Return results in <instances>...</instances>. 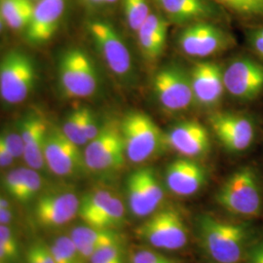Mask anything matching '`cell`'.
<instances>
[{"label": "cell", "instance_id": "1", "mask_svg": "<svg viewBox=\"0 0 263 263\" xmlns=\"http://www.w3.org/2000/svg\"><path fill=\"white\" fill-rule=\"evenodd\" d=\"M199 232L207 254L217 263H238L247 242L245 227L210 216L199 220Z\"/></svg>", "mask_w": 263, "mask_h": 263}, {"label": "cell", "instance_id": "2", "mask_svg": "<svg viewBox=\"0 0 263 263\" xmlns=\"http://www.w3.org/2000/svg\"><path fill=\"white\" fill-rule=\"evenodd\" d=\"M217 203L238 216H258L262 208L261 192L254 171H236L222 184L216 195Z\"/></svg>", "mask_w": 263, "mask_h": 263}, {"label": "cell", "instance_id": "3", "mask_svg": "<svg viewBox=\"0 0 263 263\" xmlns=\"http://www.w3.org/2000/svg\"><path fill=\"white\" fill-rule=\"evenodd\" d=\"M35 66L31 58L12 50L0 60V97L9 104L25 102L35 84Z\"/></svg>", "mask_w": 263, "mask_h": 263}, {"label": "cell", "instance_id": "4", "mask_svg": "<svg viewBox=\"0 0 263 263\" xmlns=\"http://www.w3.org/2000/svg\"><path fill=\"white\" fill-rule=\"evenodd\" d=\"M128 159L140 164L151 158L165 143L159 127L145 113H129L120 125Z\"/></svg>", "mask_w": 263, "mask_h": 263}, {"label": "cell", "instance_id": "5", "mask_svg": "<svg viewBox=\"0 0 263 263\" xmlns=\"http://www.w3.org/2000/svg\"><path fill=\"white\" fill-rule=\"evenodd\" d=\"M59 79L67 98H88L98 87V76L89 55L79 48H70L60 60Z\"/></svg>", "mask_w": 263, "mask_h": 263}, {"label": "cell", "instance_id": "6", "mask_svg": "<svg viewBox=\"0 0 263 263\" xmlns=\"http://www.w3.org/2000/svg\"><path fill=\"white\" fill-rule=\"evenodd\" d=\"M137 234L148 244L162 250L176 251L187 243L185 223L173 209L155 213L137 229Z\"/></svg>", "mask_w": 263, "mask_h": 263}, {"label": "cell", "instance_id": "7", "mask_svg": "<svg viewBox=\"0 0 263 263\" xmlns=\"http://www.w3.org/2000/svg\"><path fill=\"white\" fill-rule=\"evenodd\" d=\"M125 156L120 126L108 123L101 128L96 138L87 143L83 160L88 169L104 172L122 167Z\"/></svg>", "mask_w": 263, "mask_h": 263}, {"label": "cell", "instance_id": "8", "mask_svg": "<svg viewBox=\"0 0 263 263\" xmlns=\"http://www.w3.org/2000/svg\"><path fill=\"white\" fill-rule=\"evenodd\" d=\"M88 28L106 66L116 76H128L132 68L131 55L112 26L102 21H93Z\"/></svg>", "mask_w": 263, "mask_h": 263}, {"label": "cell", "instance_id": "9", "mask_svg": "<svg viewBox=\"0 0 263 263\" xmlns=\"http://www.w3.org/2000/svg\"><path fill=\"white\" fill-rule=\"evenodd\" d=\"M153 89L161 105L171 111L186 109L194 101L190 77L176 66L165 67L156 73Z\"/></svg>", "mask_w": 263, "mask_h": 263}, {"label": "cell", "instance_id": "10", "mask_svg": "<svg viewBox=\"0 0 263 263\" xmlns=\"http://www.w3.org/2000/svg\"><path fill=\"white\" fill-rule=\"evenodd\" d=\"M127 194L132 213L139 217L153 214L164 199L163 188L149 168L132 173L127 179Z\"/></svg>", "mask_w": 263, "mask_h": 263}, {"label": "cell", "instance_id": "11", "mask_svg": "<svg viewBox=\"0 0 263 263\" xmlns=\"http://www.w3.org/2000/svg\"><path fill=\"white\" fill-rule=\"evenodd\" d=\"M226 91L239 100H252L263 90V66L250 59L233 61L223 70Z\"/></svg>", "mask_w": 263, "mask_h": 263}, {"label": "cell", "instance_id": "12", "mask_svg": "<svg viewBox=\"0 0 263 263\" xmlns=\"http://www.w3.org/2000/svg\"><path fill=\"white\" fill-rule=\"evenodd\" d=\"M44 159L51 172L60 177L72 175L84 162L79 146L58 128L48 132Z\"/></svg>", "mask_w": 263, "mask_h": 263}, {"label": "cell", "instance_id": "13", "mask_svg": "<svg viewBox=\"0 0 263 263\" xmlns=\"http://www.w3.org/2000/svg\"><path fill=\"white\" fill-rule=\"evenodd\" d=\"M179 44L188 56L204 58L224 50L229 40L221 29L211 24L197 23L180 33Z\"/></svg>", "mask_w": 263, "mask_h": 263}, {"label": "cell", "instance_id": "14", "mask_svg": "<svg viewBox=\"0 0 263 263\" xmlns=\"http://www.w3.org/2000/svg\"><path fill=\"white\" fill-rule=\"evenodd\" d=\"M80 199L73 192L50 193L39 198L34 206L38 224L46 228L61 227L78 216Z\"/></svg>", "mask_w": 263, "mask_h": 263}, {"label": "cell", "instance_id": "15", "mask_svg": "<svg viewBox=\"0 0 263 263\" xmlns=\"http://www.w3.org/2000/svg\"><path fill=\"white\" fill-rule=\"evenodd\" d=\"M210 123L217 139L228 151H246L254 141V124L245 116L216 113L210 118Z\"/></svg>", "mask_w": 263, "mask_h": 263}, {"label": "cell", "instance_id": "16", "mask_svg": "<svg viewBox=\"0 0 263 263\" xmlns=\"http://www.w3.org/2000/svg\"><path fill=\"white\" fill-rule=\"evenodd\" d=\"M66 4V0H37L26 28L29 42L41 44L53 37L64 16Z\"/></svg>", "mask_w": 263, "mask_h": 263}, {"label": "cell", "instance_id": "17", "mask_svg": "<svg viewBox=\"0 0 263 263\" xmlns=\"http://www.w3.org/2000/svg\"><path fill=\"white\" fill-rule=\"evenodd\" d=\"M164 141L171 148L187 158L201 156L210 148L207 129L196 121H186L174 126L164 136Z\"/></svg>", "mask_w": 263, "mask_h": 263}, {"label": "cell", "instance_id": "18", "mask_svg": "<svg viewBox=\"0 0 263 263\" xmlns=\"http://www.w3.org/2000/svg\"><path fill=\"white\" fill-rule=\"evenodd\" d=\"M190 82L194 100L203 105L216 104L226 89L222 68L212 62L195 65L191 71Z\"/></svg>", "mask_w": 263, "mask_h": 263}, {"label": "cell", "instance_id": "19", "mask_svg": "<svg viewBox=\"0 0 263 263\" xmlns=\"http://www.w3.org/2000/svg\"><path fill=\"white\" fill-rule=\"evenodd\" d=\"M206 179L204 169L188 158L173 161L166 171V183L174 194L191 196L197 193Z\"/></svg>", "mask_w": 263, "mask_h": 263}, {"label": "cell", "instance_id": "20", "mask_svg": "<svg viewBox=\"0 0 263 263\" xmlns=\"http://www.w3.org/2000/svg\"><path fill=\"white\" fill-rule=\"evenodd\" d=\"M25 148L23 157L29 168L41 170L44 167V148L47 138V125L39 117H28L21 127Z\"/></svg>", "mask_w": 263, "mask_h": 263}, {"label": "cell", "instance_id": "21", "mask_svg": "<svg viewBox=\"0 0 263 263\" xmlns=\"http://www.w3.org/2000/svg\"><path fill=\"white\" fill-rule=\"evenodd\" d=\"M167 21L151 13L137 31L139 45L147 60L155 61L162 55L167 41Z\"/></svg>", "mask_w": 263, "mask_h": 263}, {"label": "cell", "instance_id": "22", "mask_svg": "<svg viewBox=\"0 0 263 263\" xmlns=\"http://www.w3.org/2000/svg\"><path fill=\"white\" fill-rule=\"evenodd\" d=\"M71 239L76 244L79 257L90 259L102 247L120 244L121 238L114 229H103L92 226H78L71 231Z\"/></svg>", "mask_w": 263, "mask_h": 263}, {"label": "cell", "instance_id": "23", "mask_svg": "<svg viewBox=\"0 0 263 263\" xmlns=\"http://www.w3.org/2000/svg\"><path fill=\"white\" fill-rule=\"evenodd\" d=\"M4 186L12 197L21 203H26L37 195L42 187V179L36 170L19 168L6 175Z\"/></svg>", "mask_w": 263, "mask_h": 263}, {"label": "cell", "instance_id": "24", "mask_svg": "<svg viewBox=\"0 0 263 263\" xmlns=\"http://www.w3.org/2000/svg\"><path fill=\"white\" fill-rule=\"evenodd\" d=\"M170 20L184 24L207 17L211 10L205 0H155Z\"/></svg>", "mask_w": 263, "mask_h": 263}, {"label": "cell", "instance_id": "25", "mask_svg": "<svg viewBox=\"0 0 263 263\" xmlns=\"http://www.w3.org/2000/svg\"><path fill=\"white\" fill-rule=\"evenodd\" d=\"M34 9L32 0H0V13L5 24L15 30L26 29Z\"/></svg>", "mask_w": 263, "mask_h": 263}, {"label": "cell", "instance_id": "26", "mask_svg": "<svg viewBox=\"0 0 263 263\" xmlns=\"http://www.w3.org/2000/svg\"><path fill=\"white\" fill-rule=\"evenodd\" d=\"M114 194L107 189H95L80 200L78 216L86 226H94L96 220L107 207Z\"/></svg>", "mask_w": 263, "mask_h": 263}, {"label": "cell", "instance_id": "27", "mask_svg": "<svg viewBox=\"0 0 263 263\" xmlns=\"http://www.w3.org/2000/svg\"><path fill=\"white\" fill-rule=\"evenodd\" d=\"M125 218V206L118 196H113L107 207L96 220L94 226L103 229H114L121 226Z\"/></svg>", "mask_w": 263, "mask_h": 263}, {"label": "cell", "instance_id": "28", "mask_svg": "<svg viewBox=\"0 0 263 263\" xmlns=\"http://www.w3.org/2000/svg\"><path fill=\"white\" fill-rule=\"evenodd\" d=\"M123 6L129 28L137 32L151 14L147 0H123Z\"/></svg>", "mask_w": 263, "mask_h": 263}, {"label": "cell", "instance_id": "29", "mask_svg": "<svg viewBox=\"0 0 263 263\" xmlns=\"http://www.w3.org/2000/svg\"><path fill=\"white\" fill-rule=\"evenodd\" d=\"M50 251L56 263H77L79 254L71 237L61 236L51 245Z\"/></svg>", "mask_w": 263, "mask_h": 263}, {"label": "cell", "instance_id": "30", "mask_svg": "<svg viewBox=\"0 0 263 263\" xmlns=\"http://www.w3.org/2000/svg\"><path fill=\"white\" fill-rule=\"evenodd\" d=\"M62 131L78 146L88 143L83 130V107L76 109L67 115Z\"/></svg>", "mask_w": 263, "mask_h": 263}, {"label": "cell", "instance_id": "31", "mask_svg": "<svg viewBox=\"0 0 263 263\" xmlns=\"http://www.w3.org/2000/svg\"><path fill=\"white\" fill-rule=\"evenodd\" d=\"M227 8L244 16H263V0H217Z\"/></svg>", "mask_w": 263, "mask_h": 263}, {"label": "cell", "instance_id": "32", "mask_svg": "<svg viewBox=\"0 0 263 263\" xmlns=\"http://www.w3.org/2000/svg\"><path fill=\"white\" fill-rule=\"evenodd\" d=\"M91 263H124L120 244L107 245L100 248L92 257Z\"/></svg>", "mask_w": 263, "mask_h": 263}, {"label": "cell", "instance_id": "33", "mask_svg": "<svg viewBox=\"0 0 263 263\" xmlns=\"http://www.w3.org/2000/svg\"><path fill=\"white\" fill-rule=\"evenodd\" d=\"M0 143L9 151L14 158H19L24 154L25 144L21 134L3 132L0 133Z\"/></svg>", "mask_w": 263, "mask_h": 263}, {"label": "cell", "instance_id": "34", "mask_svg": "<svg viewBox=\"0 0 263 263\" xmlns=\"http://www.w3.org/2000/svg\"><path fill=\"white\" fill-rule=\"evenodd\" d=\"M0 249L8 253L13 260L19 257L18 241L6 224H0Z\"/></svg>", "mask_w": 263, "mask_h": 263}, {"label": "cell", "instance_id": "35", "mask_svg": "<svg viewBox=\"0 0 263 263\" xmlns=\"http://www.w3.org/2000/svg\"><path fill=\"white\" fill-rule=\"evenodd\" d=\"M27 263H56L50 248L43 243L31 245L27 252Z\"/></svg>", "mask_w": 263, "mask_h": 263}, {"label": "cell", "instance_id": "36", "mask_svg": "<svg viewBox=\"0 0 263 263\" xmlns=\"http://www.w3.org/2000/svg\"><path fill=\"white\" fill-rule=\"evenodd\" d=\"M131 263H176L168 257L153 251L141 250L132 254Z\"/></svg>", "mask_w": 263, "mask_h": 263}, {"label": "cell", "instance_id": "37", "mask_svg": "<svg viewBox=\"0 0 263 263\" xmlns=\"http://www.w3.org/2000/svg\"><path fill=\"white\" fill-rule=\"evenodd\" d=\"M83 130L88 142L96 138L101 130L95 118L94 113L86 107H83Z\"/></svg>", "mask_w": 263, "mask_h": 263}, {"label": "cell", "instance_id": "38", "mask_svg": "<svg viewBox=\"0 0 263 263\" xmlns=\"http://www.w3.org/2000/svg\"><path fill=\"white\" fill-rule=\"evenodd\" d=\"M252 45L255 52L263 57V28H260L253 33Z\"/></svg>", "mask_w": 263, "mask_h": 263}, {"label": "cell", "instance_id": "39", "mask_svg": "<svg viewBox=\"0 0 263 263\" xmlns=\"http://www.w3.org/2000/svg\"><path fill=\"white\" fill-rule=\"evenodd\" d=\"M14 160L15 158L10 154L9 151L0 143V167H8L13 164Z\"/></svg>", "mask_w": 263, "mask_h": 263}, {"label": "cell", "instance_id": "40", "mask_svg": "<svg viewBox=\"0 0 263 263\" xmlns=\"http://www.w3.org/2000/svg\"><path fill=\"white\" fill-rule=\"evenodd\" d=\"M249 259H263V241L252 250L249 254Z\"/></svg>", "mask_w": 263, "mask_h": 263}, {"label": "cell", "instance_id": "41", "mask_svg": "<svg viewBox=\"0 0 263 263\" xmlns=\"http://www.w3.org/2000/svg\"><path fill=\"white\" fill-rule=\"evenodd\" d=\"M90 4L95 6H102V5H109L115 3L117 0H86Z\"/></svg>", "mask_w": 263, "mask_h": 263}, {"label": "cell", "instance_id": "42", "mask_svg": "<svg viewBox=\"0 0 263 263\" xmlns=\"http://www.w3.org/2000/svg\"><path fill=\"white\" fill-rule=\"evenodd\" d=\"M4 24H5V22H4V20H3V18H2V15H1V13H0V32H1V31H2V29H3Z\"/></svg>", "mask_w": 263, "mask_h": 263}, {"label": "cell", "instance_id": "43", "mask_svg": "<svg viewBox=\"0 0 263 263\" xmlns=\"http://www.w3.org/2000/svg\"><path fill=\"white\" fill-rule=\"evenodd\" d=\"M0 263H6V262H4V261H2V260H0Z\"/></svg>", "mask_w": 263, "mask_h": 263}, {"label": "cell", "instance_id": "44", "mask_svg": "<svg viewBox=\"0 0 263 263\" xmlns=\"http://www.w3.org/2000/svg\"><path fill=\"white\" fill-rule=\"evenodd\" d=\"M77 263H82V262H80V261H78V262H77Z\"/></svg>", "mask_w": 263, "mask_h": 263}]
</instances>
